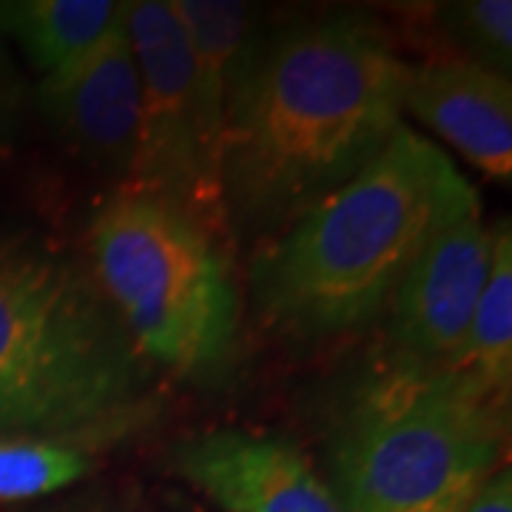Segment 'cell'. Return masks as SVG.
I'll return each mask as SVG.
<instances>
[{"mask_svg": "<svg viewBox=\"0 0 512 512\" xmlns=\"http://www.w3.org/2000/svg\"><path fill=\"white\" fill-rule=\"evenodd\" d=\"M410 63L356 15L256 43L222 137L225 211L282 231L370 163L402 128Z\"/></svg>", "mask_w": 512, "mask_h": 512, "instance_id": "1", "label": "cell"}, {"mask_svg": "<svg viewBox=\"0 0 512 512\" xmlns=\"http://www.w3.org/2000/svg\"><path fill=\"white\" fill-rule=\"evenodd\" d=\"M473 211H481L473 183L441 148L402 126L256 256L259 311L291 336L359 328L393 299L427 242Z\"/></svg>", "mask_w": 512, "mask_h": 512, "instance_id": "2", "label": "cell"}, {"mask_svg": "<svg viewBox=\"0 0 512 512\" xmlns=\"http://www.w3.org/2000/svg\"><path fill=\"white\" fill-rule=\"evenodd\" d=\"M148 384L92 276L43 242L0 239V439H117L148 416Z\"/></svg>", "mask_w": 512, "mask_h": 512, "instance_id": "3", "label": "cell"}, {"mask_svg": "<svg viewBox=\"0 0 512 512\" xmlns=\"http://www.w3.org/2000/svg\"><path fill=\"white\" fill-rule=\"evenodd\" d=\"M507 413L450 367L404 362L350 404L330 487L348 512H458L501 470Z\"/></svg>", "mask_w": 512, "mask_h": 512, "instance_id": "4", "label": "cell"}, {"mask_svg": "<svg viewBox=\"0 0 512 512\" xmlns=\"http://www.w3.org/2000/svg\"><path fill=\"white\" fill-rule=\"evenodd\" d=\"M89 251L92 279L146 359L185 376L231 359L239 293L205 225L126 188L97 208Z\"/></svg>", "mask_w": 512, "mask_h": 512, "instance_id": "5", "label": "cell"}, {"mask_svg": "<svg viewBox=\"0 0 512 512\" xmlns=\"http://www.w3.org/2000/svg\"><path fill=\"white\" fill-rule=\"evenodd\" d=\"M126 32L140 72V131L128 165L131 191L171 202L208 225L225 214L217 165L202 140L194 55L171 3H126Z\"/></svg>", "mask_w": 512, "mask_h": 512, "instance_id": "6", "label": "cell"}, {"mask_svg": "<svg viewBox=\"0 0 512 512\" xmlns=\"http://www.w3.org/2000/svg\"><path fill=\"white\" fill-rule=\"evenodd\" d=\"M493 259V228L481 211L447 225L393 291V339L416 365L447 367L476 316Z\"/></svg>", "mask_w": 512, "mask_h": 512, "instance_id": "7", "label": "cell"}, {"mask_svg": "<svg viewBox=\"0 0 512 512\" xmlns=\"http://www.w3.org/2000/svg\"><path fill=\"white\" fill-rule=\"evenodd\" d=\"M174 470L225 512H348L311 458L282 436L202 433L174 450Z\"/></svg>", "mask_w": 512, "mask_h": 512, "instance_id": "8", "label": "cell"}, {"mask_svg": "<svg viewBox=\"0 0 512 512\" xmlns=\"http://www.w3.org/2000/svg\"><path fill=\"white\" fill-rule=\"evenodd\" d=\"M40 109L66 140L128 168L140 131V72L123 20L72 69L43 77Z\"/></svg>", "mask_w": 512, "mask_h": 512, "instance_id": "9", "label": "cell"}, {"mask_svg": "<svg viewBox=\"0 0 512 512\" xmlns=\"http://www.w3.org/2000/svg\"><path fill=\"white\" fill-rule=\"evenodd\" d=\"M404 111H413L495 183L512 180V86L476 60L410 66Z\"/></svg>", "mask_w": 512, "mask_h": 512, "instance_id": "10", "label": "cell"}, {"mask_svg": "<svg viewBox=\"0 0 512 512\" xmlns=\"http://www.w3.org/2000/svg\"><path fill=\"white\" fill-rule=\"evenodd\" d=\"M171 12L177 15L191 43L202 140L211 163L220 171L231 94L242 72V63L254 46L251 43L254 15L245 3H217V0H174Z\"/></svg>", "mask_w": 512, "mask_h": 512, "instance_id": "11", "label": "cell"}, {"mask_svg": "<svg viewBox=\"0 0 512 512\" xmlns=\"http://www.w3.org/2000/svg\"><path fill=\"white\" fill-rule=\"evenodd\" d=\"M123 12L126 3L111 0H9L0 3V32L43 77H55L89 55Z\"/></svg>", "mask_w": 512, "mask_h": 512, "instance_id": "12", "label": "cell"}, {"mask_svg": "<svg viewBox=\"0 0 512 512\" xmlns=\"http://www.w3.org/2000/svg\"><path fill=\"white\" fill-rule=\"evenodd\" d=\"M450 370L510 410L512 387V237L510 222L493 228V259L467 339Z\"/></svg>", "mask_w": 512, "mask_h": 512, "instance_id": "13", "label": "cell"}, {"mask_svg": "<svg viewBox=\"0 0 512 512\" xmlns=\"http://www.w3.org/2000/svg\"><path fill=\"white\" fill-rule=\"evenodd\" d=\"M92 473L83 447L49 439H0V501H29L66 490Z\"/></svg>", "mask_w": 512, "mask_h": 512, "instance_id": "14", "label": "cell"}, {"mask_svg": "<svg viewBox=\"0 0 512 512\" xmlns=\"http://www.w3.org/2000/svg\"><path fill=\"white\" fill-rule=\"evenodd\" d=\"M447 18L453 35L476 55V63L507 72L512 60V3L510 0H467L450 6Z\"/></svg>", "mask_w": 512, "mask_h": 512, "instance_id": "15", "label": "cell"}, {"mask_svg": "<svg viewBox=\"0 0 512 512\" xmlns=\"http://www.w3.org/2000/svg\"><path fill=\"white\" fill-rule=\"evenodd\" d=\"M458 512H512V473L495 470L493 476L487 478L464 507Z\"/></svg>", "mask_w": 512, "mask_h": 512, "instance_id": "16", "label": "cell"}, {"mask_svg": "<svg viewBox=\"0 0 512 512\" xmlns=\"http://www.w3.org/2000/svg\"><path fill=\"white\" fill-rule=\"evenodd\" d=\"M6 109H9V97H6V89H3V83H0V126H3V120H6Z\"/></svg>", "mask_w": 512, "mask_h": 512, "instance_id": "17", "label": "cell"}]
</instances>
